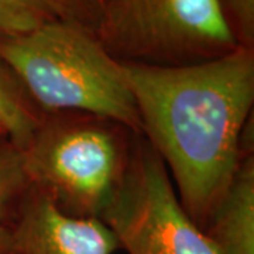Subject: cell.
I'll list each match as a JSON object with an SVG mask.
<instances>
[{
	"mask_svg": "<svg viewBox=\"0 0 254 254\" xmlns=\"http://www.w3.org/2000/svg\"><path fill=\"white\" fill-rule=\"evenodd\" d=\"M123 64L141 134L160 155L177 196L203 229L236 171L254 106V48L190 65Z\"/></svg>",
	"mask_w": 254,
	"mask_h": 254,
	"instance_id": "cell-1",
	"label": "cell"
},
{
	"mask_svg": "<svg viewBox=\"0 0 254 254\" xmlns=\"http://www.w3.org/2000/svg\"><path fill=\"white\" fill-rule=\"evenodd\" d=\"M0 58L43 113H92L141 134L123 64L81 24L55 20L24 36L0 40Z\"/></svg>",
	"mask_w": 254,
	"mask_h": 254,
	"instance_id": "cell-2",
	"label": "cell"
},
{
	"mask_svg": "<svg viewBox=\"0 0 254 254\" xmlns=\"http://www.w3.org/2000/svg\"><path fill=\"white\" fill-rule=\"evenodd\" d=\"M137 136L92 113H44L21 148L30 185L68 216L102 220L125 181Z\"/></svg>",
	"mask_w": 254,
	"mask_h": 254,
	"instance_id": "cell-3",
	"label": "cell"
},
{
	"mask_svg": "<svg viewBox=\"0 0 254 254\" xmlns=\"http://www.w3.org/2000/svg\"><path fill=\"white\" fill-rule=\"evenodd\" d=\"M95 36L120 63L153 66L203 63L239 46L220 0H105Z\"/></svg>",
	"mask_w": 254,
	"mask_h": 254,
	"instance_id": "cell-4",
	"label": "cell"
},
{
	"mask_svg": "<svg viewBox=\"0 0 254 254\" xmlns=\"http://www.w3.org/2000/svg\"><path fill=\"white\" fill-rule=\"evenodd\" d=\"M102 220L127 254H219L184 210L167 167L143 134Z\"/></svg>",
	"mask_w": 254,
	"mask_h": 254,
	"instance_id": "cell-5",
	"label": "cell"
},
{
	"mask_svg": "<svg viewBox=\"0 0 254 254\" xmlns=\"http://www.w3.org/2000/svg\"><path fill=\"white\" fill-rule=\"evenodd\" d=\"M119 249L103 220L68 216L30 185L9 226L4 254H115Z\"/></svg>",
	"mask_w": 254,
	"mask_h": 254,
	"instance_id": "cell-6",
	"label": "cell"
},
{
	"mask_svg": "<svg viewBox=\"0 0 254 254\" xmlns=\"http://www.w3.org/2000/svg\"><path fill=\"white\" fill-rule=\"evenodd\" d=\"M253 116L242 136V157L202 232L219 254H254Z\"/></svg>",
	"mask_w": 254,
	"mask_h": 254,
	"instance_id": "cell-7",
	"label": "cell"
},
{
	"mask_svg": "<svg viewBox=\"0 0 254 254\" xmlns=\"http://www.w3.org/2000/svg\"><path fill=\"white\" fill-rule=\"evenodd\" d=\"M44 113L30 98L23 82L0 58V126L20 150L27 144Z\"/></svg>",
	"mask_w": 254,
	"mask_h": 254,
	"instance_id": "cell-8",
	"label": "cell"
},
{
	"mask_svg": "<svg viewBox=\"0 0 254 254\" xmlns=\"http://www.w3.org/2000/svg\"><path fill=\"white\" fill-rule=\"evenodd\" d=\"M55 20H68L63 0H0V40L24 36Z\"/></svg>",
	"mask_w": 254,
	"mask_h": 254,
	"instance_id": "cell-9",
	"label": "cell"
},
{
	"mask_svg": "<svg viewBox=\"0 0 254 254\" xmlns=\"http://www.w3.org/2000/svg\"><path fill=\"white\" fill-rule=\"evenodd\" d=\"M30 188L21 150L0 138V226L9 227Z\"/></svg>",
	"mask_w": 254,
	"mask_h": 254,
	"instance_id": "cell-10",
	"label": "cell"
},
{
	"mask_svg": "<svg viewBox=\"0 0 254 254\" xmlns=\"http://www.w3.org/2000/svg\"><path fill=\"white\" fill-rule=\"evenodd\" d=\"M239 46L254 48V0H220Z\"/></svg>",
	"mask_w": 254,
	"mask_h": 254,
	"instance_id": "cell-11",
	"label": "cell"
},
{
	"mask_svg": "<svg viewBox=\"0 0 254 254\" xmlns=\"http://www.w3.org/2000/svg\"><path fill=\"white\" fill-rule=\"evenodd\" d=\"M105 0H63L69 21L78 23L95 34Z\"/></svg>",
	"mask_w": 254,
	"mask_h": 254,
	"instance_id": "cell-12",
	"label": "cell"
},
{
	"mask_svg": "<svg viewBox=\"0 0 254 254\" xmlns=\"http://www.w3.org/2000/svg\"><path fill=\"white\" fill-rule=\"evenodd\" d=\"M9 242V227L0 226V254H4Z\"/></svg>",
	"mask_w": 254,
	"mask_h": 254,
	"instance_id": "cell-13",
	"label": "cell"
},
{
	"mask_svg": "<svg viewBox=\"0 0 254 254\" xmlns=\"http://www.w3.org/2000/svg\"><path fill=\"white\" fill-rule=\"evenodd\" d=\"M4 137H7V136H6V133H4L3 127L0 126V138H4Z\"/></svg>",
	"mask_w": 254,
	"mask_h": 254,
	"instance_id": "cell-14",
	"label": "cell"
}]
</instances>
